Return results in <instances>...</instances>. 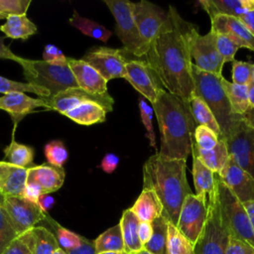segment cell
I'll list each match as a JSON object with an SVG mask.
<instances>
[{"label": "cell", "instance_id": "cell-52", "mask_svg": "<svg viewBox=\"0 0 254 254\" xmlns=\"http://www.w3.org/2000/svg\"><path fill=\"white\" fill-rule=\"evenodd\" d=\"M2 254H32L26 244L17 237L11 242V244L3 251Z\"/></svg>", "mask_w": 254, "mask_h": 254}, {"label": "cell", "instance_id": "cell-57", "mask_svg": "<svg viewBox=\"0 0 254 254\" xmlns=\"http://www.w3.org/2000/svg\"><path fill=\"white\" fill-rule=\"evenodd\" d=\"M241 118L249 127H251L254 130V108L249 107L246 110V112L243 115H241Z\"/></svg>", "mask_w": 254, "mask_h": 254}, {"label": "cell", "instance_id": "cell-17", "mask_svg": "<svg viewBox=\"0 0 254 254\" xmlns=\"http://www.w3.org/2000/svg\"><path fill=\"white\" fill-rule=\"evenodd\" d=\"M217 175L242 203L254 201V179L242 170L231 156Z\"/></svg>", "mask_w": 254, "mask_h": 254}, {"label": "cell", "instance_id": "cell-45", "mask_svg": "<svg viewBox=\"0 0 254 254\" xmlns=\"http://www.w3.org/2000/svg\"><path fill=\"white\" fill-rule=\"evenodd\" d=\"M232 63V82L237 84L247 85L248 82L253 77L254 71V64L236 61L234 60Z\"/></svg>", "mask_w": 254, "mask_h": 254}, {"label": "cell", "instance_id": "cell-60", "mask_svg": "<svg viewBox=\"0 0 254 254\" xmlns=\"http://www.w3.org/2000/svg\"><path fill=\"white\" fill-rule=\"evenodd\" d=\"M98 254H128L125 251H107V252H101Z\"/></svg>", "mask_w": 254, "mask_h": 254}, {"label": "cell", "instance_id": "cell-44", "mask_svg": "<svg viewBox=\"0 0 254 254\" xmlns=\"http://www.w3.org/2000/svg\"><path fill=\"white\" fill-rule=\"evenodd\" d=\"M214 39L216 49L221 56L224 64L227 62H233L239 47L229 37L222 34L214 33Z\"/></svg>", "mask_w": 254, "mask_h": 254}, {"label": "cell", "instance_id": "cell-20", "mask_svg": "<svg viewBox=\"0 0 254 254\" xmlns=\"http://www.w3.org/2000/svg\"><path fill=\"white\" fill-rule=\"evenodd\" d=\"M67 64L77 82L78 87L94 94H105L107 81L89 64L82 60L67 58Z\"/></svg>", "mask_w": 254, "mask_h": 254}, {"label": "cell", "instance_id": "cell-39", "mask_svg": "<svg viewBox=\"0 0 254 254\" xmlns=\"http://www.w3.org/2000/svg\"><path fill=\"white\" fill-rule=\"evenodd\" d=\"M44 154L50 165L60 168H63L68 158L67 149L61 140L48 142L44 147Z\"/></svg>", "mask_w": 254, "mask_h": 254}, {"label": "cell", "instance_id": "cell-34", "mask_svg": "<svg viewBox=\"0 0 254 254\" xmlns=\"http://www.w3.org/2000/svg\"><path fill=\"white\" fill-rule=\"evenodd\" d=\"M152 226L153 234L150 240L143 245V249L153 254H169L167 248L168 220L161 215L152 221Z\"/></svg>", "mask_w": 254, "mask_h": 254}, {"label": "cell", "instance_id": "cell-43", "mask_svg": "<svg viewBox=\"0 0 254 254\" xmlns=\"http://www.w3.org/2000/svg\"><path fill=\"white\" fill-rule=\"evenodd\" d=\"M18 237L17 232L13 228L7 213L0 203V254Z\"/></svg>", "mask_w": 254, "mask_h": 254}, {"label": "cell", "instance_id": "cell-13", "mask_svg": "<svg viewBox=\"0 0 254 254\" xmlns=\"http://www.w3.org/2000/svg\"><path fill=\"white\" fill-rule=\"evenodd\" d=\"M190 57L195 67L217 76L222 75L224 62L216 49L213 32L209 31L205 35L197 33L194 36L190 46Z\"/></svg>", "mask_w": 254, "mask_h": 254}, {"label": "cell", "instance_id": "cell-23", "mask_svg": "<svg viewBox=\"0 0 254 254\" xmlns=\"http://www.w3.org/2000/svg\"><path fill=\"white\" fill-rule=\"evenodd\" d=\"M18 237L32 254H53L61 248L56 235L44 226H35Z\"/></svg>", "mask_w": 254, "mask_h": 254}, {"label": "cell", "instance_id": "cell-55", "mask_svg": "<svg viewBox=\"0 0 254 254\" xmlns=\"http://www.w3.org/2000/svg\"><path fill=\"white\" fill-rule=\"evenodd\" d=\"M4 38L0 37V59H5V60H12L15 62H19L21 57H18L17 55H15L10 49L9 47H7L4 42H3Z\"/></svg>", "mask_w": 254, "mask_h": 254}, {"label": "cell", "instance_id": "cell-40", "mask_svg": "<svg viewBox=\"0 0 254 254\" xmlns=\"http://www.w3.org/2000/svg\"><path fill=\"white\" fill-rule=\"evenodd\" d=\"M52 220V219H51ZM52 223L54 224L55 230H56V237L59 242L60 247L64 251H69L77 246H79L81 242V235H78L63 226H61L58 222L52 220Z\"/></svg>", "mask_w": 254, "mask_h": 254}, {"label": "cell", "instance_id": "cell-4", "mask_svg": "<svg viewBox=\"0 0 254 254\" xmlns=\"http://www.w3.org/2000/svg\"><path fill=\"white\" fill-rule=\"evenodd\" d=\"M191 73L194 83V95L200 97L213 113L219 125V139L225 140L241 116L234 115L225 91L221 84V76L203 71L192 64Z\"/></svg>", "mask_w": 254, "mask_h": 254}, {"label": "cell", "instance_id": "cell-25", "mask_svg": "<svg viewBox=\"0 0 254 254\" xmlns=\"http://www.w3.org/2000/svg\"><path fill=\"white\" fill-rule=\"evenodd\" d=\"M130 209L137 218L143 222H152L163 213V206L157 194L150 189L142 190Z\"/></svg>", "mask_w": 254, "mask_h": 254}, {"label": "cell", "instance_id": "cell-30", "mask_svg": "<svg viewBox=\"0 0 254 254\" xmlns=\"http://www.w3.org/2000/svg\"><path fill=\"white\" fill-rule=\"evenodd\" d=\"M221 84L229 101L232 113L238 116L243 115L249 108L247 85L233 83L223 76L221 77Z\"/></svg>", "mask_w": 254, "mask_h": 254}, {"label": "cell", "instance_id": "cell-63", "mask_svg": "<svg viewBox=\"0 0 254 254\" xmlns=\"http://www.w3.org/2000/svg\"><path fill=\"white\" fill-rule=\"evenodd\" d=\"M2 197H3V196H1V195H0V200H1V198H2Z\"/></svg>", "mask_w": 254, "mask_h": 254}, {"label": "cell", "instance_id": "cell-14", "mask_svg": "<svg viewBox=\"0 0 254 254\" xmlns=\"http://www.w3.org/2000/svg\"><path fill=\"white\" fill-rule=\"evenodd\" d=\"M125 79L151 104L155 102L163 86L153 68L145 60H131L126 63Z\"/></svg>", "mask_w": 254, "mask_h": 254}, {"label": "cell", "instance_id": "cell-5", "mask_svg": "<svg viewBox=\"0 0 254 254\" xmlns=\"http://www.w3.org/2000/svg\"><path fill=\"white\" fill-rule=\"evenodd\" d=\"M215 195L221 220L229 236L246 242L254 248V231L243 203L215 174Z\"/></svg>", "mask_w": 254, "mask_h": 254}, {"label": "cell", "instance_id": "cell-42", "mask_svg": "<svg viewBox=\"0 0 254 254\" xmlns=\"http://www.w3.org/2000/svg\"><path fill=\"white\" fill-rule=\"evenodd\" d=\"M194 143L199 150H210L217 144L219 138L218 136L209 128L197 125L193 133Z\"/></svg>", "mask_w": 254, "mask_h": 254}, {"label": "cell", "instance_id": "cell-9", "mask_svg": "<svg viewBox=\"0 0 254 254\" xmlns=\"http://www.w3.org/2000/svg\"><path fill=\"white\" fill-rule=\"evenodd\" d=\"M207 210V198L203 194L190 193L183 202L177 228L193 245L204 228Z\"/></svg>", "mask_w": 254, "mask_h": 254}, {"label": "cell", "instance_id": "cell-58", "mask_svg": "<svg viewBox=\"0 0 254 254\" xmlns=\"http://www.w3.org/2000/svg\"><path fill=\"white\" fill-rule=\"evenodd\" d=\"M243 205H244V207L246 209V212L248 214V217L250 219V223H251L253 231H254V201L244 202Z\"/></svg>", "mask_w": 254, "mask_h": 254}, {"label": "cell", "instance_id": "cell-21", "mask_svg": "<svg viewBox=\"0 0 254 254\" xmlns=\"http://www.w3.org/2000/svg\"><path fill=\"white\" fill-rule=\"evenodd\" d=\"M65 178L64 168L52 166L50 164H42L28 168L27 182L37 184L42 193L55 192L62 188Z\"/></svg>", "mask_w": 254, "mask_h": 254}, {"label": "cell", "instance_id": "cell-56", "mask_svg": "<svg viewBox=\"0 0 254 254\" xmlns=\"http://www.w3.org/2000/svg\"><path fill=\"white\" fill-rule=\"evenodd\" d=\"M239 19L246 26V28L250 31V33L254 36V8L249 10L244 15H242Z\"/></svg>", "mask_w": 254, "mask_h": 254}, {"label": "cell", "instance_id": "cell-37", "mask_svg": "<svg viewBox=\"0 0 254 254\" xmlns=\"http://www.w3.org/2000/svg\"><path fill=\"white\" fill-rule=\"evenodd\" d=\"M167 248L169 254H193V244L185 237L176 225L168 221Z\"/></svg>", "mask_w": 254, "mask_h": 254}, {"label": "cell", "instance_id": "cell-24", "mask_svg": "<svg viewBox=\"0 0 254 254\" xmlns=\"http://www.w3.org/2000/svg\"><path fill=\"white\" fill-rule=\"evenodd\" d=\"M199 4L209 18L217 15L240 18L254 8V0H200Z\"/></svg>", "mask_w": 254, "mask_h": 254}, {"label": "cell", "instance_id": "cell-6", "mask_svg": "<svg viewBox=\"0 0 254 254\" xmlns=\"http://www.w3.org/2000/svg\"><path fill=\"white\" fill-rule=\"evenodd\" d=\"M18 64L23 67V74L27 82L47 89L51 97L67 88L78 87L67 64H52L44 61L24 58H21Z\"/></svg>", "mask_w": 254, "mask_h": 254}, {"label": "cell", "instance_id": "cell-8", "mask_svg": "<svg viewBox=\"0 0 254 254\" xmlns=\"http://www.w3.org/2000/svg\"><path fill=\"white\" fill-rule=\"evenodd\" d=\"M207 208L206 222L193 245V254H225L229 233L221 220L215 190L208 195Z\"/></svg>", "mask_w": 254, "mask_h": 254}, {"label": "cell", "instance_id": "cell-3", "mask_svg": "<svg viewBox=\"0 0 254 254\" xmlns=\"http://www.w3.org/2000/svg\"><path fill=\"white\" fill-rule=\"evenodd\" d=\"M161 134V156L187 160L191 153L196 127L189 103L163 89L152 104Z\"/></svg>", "mask_w": 254, "mask_h": 254}, {"label": "cell", "instance_id": "cell-36", "mask_svg": "<svg viewBox=\"0 0 254 254\" xmlns=\"http://www.w3.org/2000/svg\"><path fill=\"white\" fill-rule=\"evenodd\" d=\"M96 253L107 251H124V243L119 223L102 232L94 240Z\"/></svg>", "mask_w": 254, "mask_h": 254}, {"label": "cell", "instance_id": "cell-47", "mask_svg": "<svg viewBox=\"0 0 254 254\" xmlns=\"http://www.w3.org/2000/svg\"><path fill=\"white\" fill-rule=\"evenodd\" d=\"M43 61L52 64H66L67 58L55 45L48 44L45 46L43 52Z\"/></svg>", "mask_w": 254, "mask_h": 254}, {"label": "cell", "instance_id": "cell-59", "mask_svg": "<svg viewBox=\"0 0 254 254\" xmlns=\"http://www.w3.org/2000/svg\"><path fill=\"white\" fill-rule=\"evenodd\" d=\"M247 94H248L249 107L254 108V79H253V77L247 84Z\"/></svg>", "mask_w": 254, "mask_h": 254}, {"label": "cell", "instance_id": "cell-41", "mask_svg": "<svg viewBox=\"0 0 254 254\" xmlns=\"http://www.w3.org/2000/svg\"><path fill=\"white\" fill-rule=\"evenodd\" d=\"M139 110H140V116L141 120L144 124V127L146 129V137L150 141V145L157 150V145H156V137H155V132L153 129V124H152V119H153V108L152 106L148 103V101L143 97H139Z\"/></svg>", "mask_w": 254, "mask_h": 254}, {"label": "cell", "instance_id": "cell-1", "mask_svg": "<svg viewBox=\"0 0 254 254\" xmlns=\"http://www.w3.org/2000/svg\"><path fill=\"white\" fill-rule=\"evenodd\" d=\"M149 46L145 61L153 68L163 88L186 103L194 94L190 46L197 27L182 18L174 6Z\"/></svg>", "mask_w": 254, "mask_h": 254}, {"label": "cell", "instance_id": "cell-50", "mask_svg": "<svg viewBox=\"0 0 254 254\" xmlns=\"http://www.w3.org/2000/svg\"><path fill=\"white\" fill-rule=\"evenodd\" d=\"M67 254H97L95 250L94 240L87 239L81 236V242L76 248L66 251Z\"/></svg>", "mask_w": 254, "mask_h": 254}, {"label": "cell", "instance_id": "cell-51", "mask_svg": "<svg viewBox=\"0 0 254 254\" xmlns=\"http://www.w3.org/2000/svg\"><path fill=\"white\" fill-rule=\"evenodd\" d=\"M119 164V157L114 153H107L101 160L100 168L107 174L113 173Z\"/></svg>", "mask_w": 254, "mask_h": 254}, {"label": "cell", "instance_id": "cell-38", "mask_svg": "<svg viewBox=\"0 0 254 254\" xmlns=\"http://www.w3.org/2000/svg\"><path fill=\"white\" fill-rule=\"evenodd\" d=\"M11 92H31L36 95H39L40 98L43 99H48L51 97L50 92L45 88L38 87L28 82L14 81L0 75V93L7 94Z\"/></svg>", "mask_w": 254, "mask_h": 254}, {"label": "cell", "instance_id": "cell-27", "mask_svg": "<svg viewBox=\"0 0 254 254\" xmlns=\"http://www.w3.org/2000/svg\"><path fill=\"white\" fill-rule=\"evenodd\" d=\"M106 110L93 101L83 102L64 113V116L80 125H92L102 123L106 119Z\"/></svg>", "mask_w": 254, "mask_h": 254}, {"label": "cell", "instance_id": "cell-16", "mask_svg": "<svg viewBox=\"0 0 254 254\" xmlns=\"http://www.w3.org/2000/svg\"><path fill=\"white\" fill-rule=\"evenodd\" d=\"M132 13L139 33L149 48L165 24L168 14L160 6L145 0L133 3Z\"/></svg>", "mask_w": 254, "mask_h": 254}, {"label": "cell", "instance_id": "cell-62", "mask_svg": "<svg viewBox=\"0 0 254 254\" xmlns=\"http://www.w3.org/2000/svg\"><path fill=\"white\" fill-rule=\"evenodd\" d=\"M53 254H67L65 251H64L62 248H59V249H57Z\"/></svg>", "mask_w": 254, "mask_h": 254}, {"label": "cell", "instance_id": "cell-12", "mask_svg": "<svg viewBox=\"0 0 254 254\" xmlns=\"http://www.w3.org/2000/svg\"><path fill=\"white\" fill-rule=\"evenodd\" d=\"M125 54L123 49L96 47L87 51L81 60L94 67L108 82L113 78H125L128 62Z\"/></svg>", "mask_w": 254, "mask_h": 254}, {"label": "cell", "instance_id": "cell-22", "mask_svg": "<svg viewBox=\"0 0 254 254\" xmlns=\"http://www.w3.org/2000/svg\"><path fill=\"white\" fill-rule=\"evenodd\" d=\"M28 168L0 162V195L21 196L27 182Z\"/></svg>", "mask_w": 254, "mask_h": 254}, {"label": "cell", "instance_id": "cell-54", "mask_svg": "<svg viewBox=\"0 0 254 254\" xmlns=\"http://www.w3.org/2000/svg\"><path fill=\"white\" fill-rule=\"evenodd\" d=\"M37 204L45 213H47L54 206L55 198L52 195H50V193H44L41 194V196L39 197Z\"/></svg>", "mask_w": 254, "mask_h": 254}, {"label": "cell", "instance_id": "cell-35", "mask_svg": "<svg viewBox=\"0 0 254 254\" xmlns=\"http://www.w3.org/2000/svg\"><path fill=\"white\" fill-rule=\"evenodd\" d=\"M35 151L32 147L18 143L12 138L11 143L4 149L5 162L21 168H30L33 164Z\"/></svg>", "mask_w": 254, "mask_h": 254}, {"label": "cell", "instance_id": "cell-48", "mask_svg": "<svg viewBox=\"0 0 254 254\" xmlns=\"http://www.w3.org/2000/svg\"><path fill=\"white\" fill-rule=\"evenodd\" d=\"M225 254H254V248L244 241L229 236Z\"/></svg>", "mask_w": 254, "mask_h": 254}, {"label": "cell", "instance_id": "cell-61", "mask_svg": "<svg viewBox=\"0 0 254 254\" xmlns=\"http://www.w3.org/2000/svg\"><path fill=\"white\" fill-rule=\"evenodd\" d=\"M133 254H153V253H151V252H149V251H147V250H145V249H142V250H140V251H138V252H135V253H133Z\"/></svg>", "mask_w": 254, "mask_h": 254}, {"label": "cell", "instance_id": "cell-15", "mask_svg": "<svg viewBox=\"0 0 254 254\" xmlns=\"http://www.w3.org/2000/svg\"><path fill=\"white\" fill-rule=\"evenodd\" d=\"M45 101L49 110H55L62 114L86 101H93L100 104L106 112H111L114 104V99L109 93L94 94L80 87L67 88L51 98L45 99Z\"/></svg>", "mask_w": 254, "mask_h": 254}, {"label": "cell", "instance_id": "cell-49", "mask_svg": "<svg viewBox=\"0 0 254 254\" xmlns=\"http://www.w3.org/2000/svg\"><path fill=\"white\" fill-rule=\"evenodd\" d=\"M41 194H43L42 190L37 184L32 182H26V185L24 187L21 196L34 203H38V200Z\"/></svg>", "mask_w": 254, "mask_h": 254}, {"label": "cell", "instance_id": "cell-26", "mask_svg": "<svg viewBox=\"0 0 254 254\" xmlns=\"http://www.w3.org/2000/svg\"><path fill=\"white\" fill-rule=\"evenodd\" d=\"M191 154L194 155L208 170L214 174H219L225 166L229 154L224 140L219 139L215 147L210 150H199L193 142L191 147Z\"/></svg>", "mask_w": 254, "mask_h": 254}, {"label": "cell", "instance_id": "cell-18", "mask_svg": "<svg viewBox=\"0 0 254 254\" xmlns=\"http://www.w3.org/2000/svg\"><path fill=\"white\" fill-rule=\"evenodd\" d=\"M210 31L229 37L239 48L254 52V36L239 18L217 15L210 18Z\"/></svg>", "mask_w": 254, "mask_h": 254}, {"label": "cell", "instance_id": "cell-53", "mask_svg": "<svg viewBox=\"0 0 254 254\" xmlns=\"http://www.w3.org/2000/svg\"><path fill=\"white\" fill-rule=\"evenodd\" d=\"M152 234H153L152 222L140 221L139 226H138V236H139V240L142 243V245L146 244L150 240Z\"/></svg>", "mask_w": 254, "mask_h": 254}, {"label": "cell", "instance_id": "cell-2", "mask_svg": "<svg viewBox=\"0 0 254 254\" xmlns=\"http://www.w3.org/2000/svg\"><path fill=\"white\" fill-rule=\"evenodd\" d=\"M143 189L155 191L163 206L162 215L177 226L183 202L192 193L187 178V160L159 153L151 156L143 166Z\"/></svg>", "mask_w": 254, "mask_h": 254}, {"label": "cell", "instance_id": "cell-29", "mask_svg": "<svg viewBox=\"0 0 254 254\" xmlns=\"http://www.w3.org/2000/svg\"><path fill=\"white\" fill-rule=\"evenodd\" d=\"M0 31L8 38L27 40L37 33V27L28 19L26 14L10 15L6 22L0 26Z\"/></svg>", "mask_w": 254, "mask_h": 254}, {"label": "cell", "instance_id": "cell-28", "mask_svg": "<svg viewBox=\"0 0 254 254\" xmlns=\"http://www.w3.org/2000/svg\"><path fill=\"white\" fill-rule=\"evenodd\" d=\"M139 223L140 220L130 208L123 211L119 225L124 243V251L128 254H133L143 249V245L138 236Z\"/></svg>", "mask_w": 254, "mask_h": 254}, {"label": "cell", "instance_id": "cell-31", "mask_svg": "<svg viewBox=\"0 0 254 254\" xmlns=\"http://www.w3.org/2000/svg\"><path fill=\"white\" fill-rule=\"evenodd\" d=\"M192 179L195 194L210 195L215 190V174L208 170L194 155H192Z\"/></svg>", "mask_w": 254, "mask_h": 254}, {"label": "cell", "instance_id": "cell-10", "mask_svg": "<svg viewBox=\"0 0 254 254\" xmlns=\"http://www.w3.org/2000/svg\"><path fill=\"white\" fill-rule=\"evenodd\" d=\"M0 203L18 236L35 227L47 216L37 203L22 196H3Z\"/></svg>", "mask_w": 254, "mask_h": 254}, {"label": "cell", "instance_id": "cell-7", "mask_svg": "<svg viewBox=\"0 0 254 254\" xmlns=\"http://www.w3.org/2000/svg\"><path fill=\"white\" fill-rule=\"evenodd\" d=\"M115 22V33L123 45V50L136 57L144 58L149 50L142 39L133 18L132 4L127 0H104Z\"/></svg>", "mask_w": 254, "mask_h": 254}, {"label": "cell", "instance_id": "cell-33", "mask_svg": "<svg viewBox=\"0 0 254 254\" xmlns=\"http://www.w3.org/2000/svg\"><path fill=\"white\" fill-rule=\"evenodd\" d=\"M69 24L79 30L82 34L104 43L107 42L112 36V32L110 30L106 29L104 26L95 21L80 16L75 10L69 19Z\"/></svg>", "mask_w": 254, "mask_h": 254}, {"label": "cell", "instance_id": "cell-46", "mask_svg": "<svg viewBox=\"0 0 254 254\" xmlns=\"http://www.w3.org/2000/svg\"><path fill=\"white\" fill-rule=\"evenodd\" d=\"M30 4L31 0H0V19L26 14Z\"/></svg>", "mask_w": 254, "mask_h": 254}, {"label": "cell", "instance_id": "cell-19", "mask_svg": "<svg viewBox=\"0 0 254 254\" xmlns=\"http://www.w3.org/2000/svg\"><path fill=\"white\" fill-rule=\"evenodd\" d=\"M41 107L48 109L45 99L33 98L24 92H11L0 96V109L11 116L15 126L27 114Z\"/></svg>", "mask_w": 254, "mask_h": 254}, {"label": "cell", "instance_id": "cell-32", "mask_svg": "<svg viewBox=\"0 0 254 254\" xmlns=\"http://www.w3.org/2000/svg\"><path fill=\"white\" fill-rule=\"evenodd\" d=\"M189 106L196 126L202 125L211 129L219 138L220 136L219 125L216 122V119L213 113L211 112L209 107L206 105V103L200 97L193 94L189 101Z\"/></svg>", "mask_w": 254, "mask_h": 254}, {"label": "cell", "instance_id": "cell-11", "mask_svg": "<svg viewBox=\"0 0 254 254\" xmlns=\"http://www.w3.org/2000/svg\"><path fill=\"white\" fill-rule=\"evenodd\" d=\"M224 141L229 156L254 179V130L240 117Z\"/></svg>", "mask_w": 254, "mask_h": 254}]
</instances>
